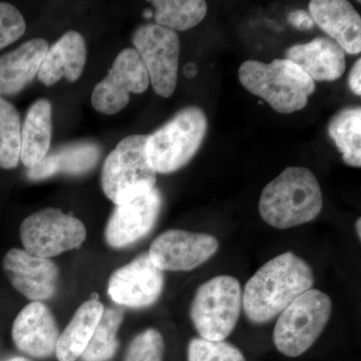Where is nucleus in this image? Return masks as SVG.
I'll use <instances>...</instances> for the list:
<instances>
[{
  "label": "nucleus",
  "mask_w": 361,
  "mask_h": 361,
  "mask_svg": "<svg viewBox=\"0 0 361 361\" xmlns=\"http://www.w3.org/2000/svg\"><path fill=\"white\" fill-rule=\"evenodd\" d=\"M188 361H246L238 348L230 342L192 338L188 345Z\"/></svg>",
  "instance_id": "nucleus-27"
},
{
  "label": "nucleus",
  "mask_w": 361,
  "mask_h": 361,
  "mask_svg": "<svg viewBox=\"0 0 361 361\" xmlns=\"http://www.w3.org/2000/svg\"><path fill=\"white\" fill-rule=\"evenodd\" d=\"M183 75L187 78H194L198 75V68H197L196 63H188L183 68Z\"/></svg>",
  "instance_id": "nucleus-32"
},
{
  "label": "nucleus",
  "mask_w": 361,
  "mask_h": 361,
  "mask_svg": "<svg viewBox=\"0 0 361 361\" xmlns=\"http://www.w3.org/2000/svg\"><path fill=\"white\" fill-rule=\"evenodd\" d=\"M149 85L148 71L135 49L116 56L108 75L94 87L92 104L104 115H115L126 108L130 94H142Z\"/></svg>",
  "instance_id": "nucleus-10"
},
{
  "label": "nucleus",
  "mask_w": 361,
  "mask_h": 361,
  "mask_svg": "<svg viewBox=\"0 0 361 361\" xmlns=\"http://www.w3.org/2000/svg\"><path fill=\"white\" fill-rule=\"evenodd\" d=\"M241 284L236 278L220 275L197 289L190 316L202 338L223 341L232 334L242 308Z\"/></svg>",
  "instance_id": "nucleus-7"
},
{
  "label": "nucleus",
  "mask_w": 361,
  "mask_h": 361,
  "mask_svg": "<svg viewBox=\"0 0 361 361\" xmlns=\"http://www.w3.org/2000/svg\"><path fill=\"white\" fill-rule=\"evenodd\" d=\"M133 44L146 66L149 84L157 94H174L179 71L180 39L174 30L156 23L139 26L133 33Z\"/></svg>",
  "instance_id": "nucleus-9"
},
{
  "label": "nucleus",
  "mask_w": 361,
  "mask_h": 361,
  "mask_svg": "<svg viewBox=\"0 0 361 361\" xmlns=\"http://www.w3.org/2000/svg\"><path fill=\"white\" fill-rule=\"evenodd\" d=\"M156 25L176 32L191 30L205 18L206 1L202 0H155Z\"/></svg>",
  "instance_id": "nucleus-24"
},
{
  "label": "nucleus",
  "mask_w": 361,
  "mask_h": 361,
  "mask_svg": "<svg viewBox=\"0 0 361 361\" xmlns=\"http://www.w3.org/2000/svg\"><path fill=\"white\" fill-rule=\"evenodd\" d=\"M332 313L327 294L310 289L296 298L279 315L273 331L277 350L288 357L303 355L326 327Z\"/></svg>",
  "instance_id": "nucleus-6"
},
{
  "label": "nucleus",
  "mask_w": 361,
  "mask_h": 361,
  "mask_svg": "<svg viewBox=\"0 0 361 361\" xmlns=\"http://www.w3.org/2000/svg\"><path fill=\"white\" fill-rule=\"evenodd\" d=\"M2 264L13 288L30 300H47L56 293L59 273L51 259L13 248L7 252Z\"/></svg>",
  "instance_id": "nucleus-14"
},
{
  "label": "nucleus",
  "mask_w": 361,
  "mask_h": 361,
  "mask_svg": "<svg viewBox=\"0 0 361 361\" xmlns=\"http://www.w3.org/2000/svg\"><path fill=\"white\" fill-rule=\"evenodd\" d=\"M20 116L13 104L0 97V168L11 170L20 160Z\"/></svg>",
  "instance_id": "nucleus-26"
},
{
  "label": "nucleus",
  "mask_w": 361,
  "mask_h": 361,
  "mask_svg": "<svg viewBox=\"0 0 361 361\" xmlns=\"http://www.w3.org/2000/svg\"><path fill=\"white\" fill-rule=\"evenodd\" d=\"M289 23L292 26L300 30H308L313 27L315 25L310 13L305 11H292L288 16Z\"/></svg>",
  "instance_id": "nucleus-30"
},
{
  "label": "nucleus",
  "mask_w": 361,
  "mask_h": 361,
  "mask_svg": "<svg viewBox=\"0 0 361 361\" xmlns=\"http://www.w3.org/2000/svg\"><path fill=\"white\" fill-rule=\"evenodd\" d=\"M104 307L97 299L82 303L59 334L56 355L59 361H75L82 356L96 330Z\"/></svg>",
  "instance_id": "nucleus-21"
},
{
  "label": "nucleus",
  "mask_w": 361,
  "mask_h": 361,
  "mask_svg": "<svg viewBox=\"0 0 361 361\" xmlns=\"http://www.w3.org/2000/svg\"><path fill=\"white\" fill-rule=\"evenodd\" d=\"M355 231L356 234H357L358 239H361V220L360 218H358L357 220H356L355 223Z\"/></svg>",
  "instance_id": "nucleus-33"
},
{
  "label": "nucleus",
  "mask_w": 361,
  "mask_h": 361,
  "mask_svg": "<svg viewBox=\"0 0 361 361\" xmlns=\"http://www.w3.org/2000/svg\"><path fill=\"white\" fill-rule=\"evenodd\" d=\"M329 134L342 154V160L353 168L361 167V109L346 108L330 121Z\"/></svg>",
  "instance_id": "nucleus-23"
},
{
  "label": "nucleus",
  "mask_w": 361,
  "mask_h": 361,
  "mask_svg": "<svg viewBox=\"0 0 361 361\" xmlns=\"http://www.w3.org/2000/svg\"><path fill=\"white\" fill-rule=\"evenodd\" d=\"M285 58L298 66L313 82H334L346 70L345 52L330 37H317L285 51Z\"/></svg>",
  "instance_id": "nucleus-17"
},
{
  "label": "nucleus",
  "mask_w": 361,
  "mask_h": 361,
  "mask_svg": "<svg viewBox=\"0 0 361 361\" xmlns=\"http://www.w3.org/2000/svg\"><path fill=\"white\" fill-rule=\"evenodd\" d=\"M87 54L84 37L75 30H70L49 47L37 78L47 87L63 78L71 82H77L84 71Z\"/></svg>",
  "instance_id": "nucleus-18"
},
{
  "label": "nucleus",
  "mask_w": 361,
  "mask_h": 361,
  "mask_svg": "<svg viewBox=\"0 0 361 361\" xmlns=\"http://www.w3.org/2000/svg\"><path fill=\"white\" fill-rule=\"evenodd\" d=\"M149 135H132L116 145L104 161L102 188L115 205H122L155 189L157 172L147 156Z\"/></svg>",
  "instance_id": "nucleus-4"
},
{
  "label": "nucleus",
  "mask_w": 361,
  "mask_h": 361,
  "mask_svg": "<svg viewBox=\"0 0 361 361\" xmlns=\"http://www.w3.org/2000/svg\"><path fill=\"white\" fill-rule=\"evenodd\" d=\"M240 82L279 114L289 115L305 108L315 92V82L289 59L265 63L246 61L240 66Z\"/></svg>",
  "instance_id": "nucleus-3"
},
{
  "label": "nucleus",
  "mask_w": 361,
  "mask_h": 361,
  "mask_svg": "<svg viewBox=\"0 0 361 361\" xmlns=\"http://www.w3.org/2000/svg\"><path fill=\"white\" fill-rule=\"evenodd\" d=\"M51 141V104L35 102L21 127L20 160L26 168L35 167L49 154Z\"/></svg>",
  "instance_id": "nucleus-22"
},
{
  "label": "nucleus",
  "mask_w": 361,
  "mask_h": 361,
  "mask_svg": "<svg viewBox=\"0 0 361 361\" xmlns=\"http://www.w3.org/2000/svg\"><path fill=\"white\" fill-rule=\"evenodd\" d=\"M314 282L311 266L293 252H285L266 262L248 280L242 307L251 322H271L304 292L312 289Z\"/></svg>",
  "instance_id": "nucleus-1"
},
{
  "label": "nucleus",
  "mask_w": 361,
  "mask_h": 361,
  "mask_svg": "<svg viewBox=\"0 0 361 361\" xmlns=\"http://www.w3.org/2000/svg\"><path fill=\"white\" fill-rule=\"evenodd\" d=\"M99 158L101 148L96 142H73L47 154L37 165L28 169L27 177L39 180L56 174H85L96 167Z\"/></svg>",
  "instance_id": "nucleus-20"
},
{
  "label": "nucleus",
  "mask_w": 361,
  "mask_h": 361,
  "mask_svg": "<svg viewBox=\"0 0 361 361\" xmlns=\"http://www.w3.org/2000/svg\"><path fill=\"white\" fill-rule=\"evenodd\" d=\"M219 249V241L207 233L168 230L153 242L148 252L152 262L163 271H191L204 264Z\"/></svg>",
  "instance_id": "nucleus-11"
},
{
  "label": "nucleus",
  "mask_w": 361,
  "mask_h": 361,
  "mask_svg": "<svg viewBox=\"0 0 361 361\" xmlns=\"http://www.w3.org/2000/svg\"><path fill=\"white\" fill-rule=\"evenodd\" d=\"M123 319L120 308H106L97 324L92 338L80 357L85 361L110 360L118 348L116 338Z\"/></svg>",
  "instance_id": "nucleus-25"
},
{
  "label": "nucleus",
  "mask_w": 361,
  "mask_h": 361,
  "mask_svg": "<svg viewBox=\"0 0 361 361\" xmlns=\"http://www.w3.org/2000/svg\"><path fill=\"white\" fill-rule=\"evenodd\" d=\"M11 334L16 348L37 358L56 353L61 334L51 311L42 301H32L23 308L14 319Z\"/></svg>",
  "instance_id": "nucleus-15"
},
{
  "label": "nucleus",
  "mask_w": 361,
  "mask_h": 361,
  "mask_svg": "<svg viewBox=\"0 0 361 361\" xmlns=\"http://www.w3.org/2000/svg\"><path fill=\"white\" fill-rule=\"evenodd\" d=\"M26 30L25 18L13 4L0 2V49L20 39Z\"/></svg>",
  "instance_id": "nucleus-29"
},
{
  "label": "nucleus",
  "mask_w": 361,
  "mask_h": 361,
  "mask_svg": "<svg viewBox=\"0 0 361 361\" xmlns=\"http://www.w3.org/2000/svg\"><path fill=\"white\" fill-rule=\"evenodd\" d=\"M4 361H30L27 358L23 357V356H11V357L6 358Z\"/></svg>",
  "instance_id": "nucleus-34"
},
{
  "label": "nucleus",
  "mask_w": 361,
  "mask_h": 361,
  "mask_svg": "<svg viewBox=\"0 0 361 361\" xmlns=\"http://www.w3.org/2000/svg\"><path fill=\"white\" fill-rule=\"evenodd\" d=\"M208 129L204 111L187 106L149 135L146 151L157 173L170 174L187 165L199 151Z\"/></svg>",
  "instance_id": "nucleus-5"
},
{
  "label": "nucleus",
  "mask_w": 361,
  "mask_h": 361,
  "mask_svg": "<svg viewBox=\"0 0 361 361\" xmlns=\"http://www.w3.org/2000/svg\"><path fill=\"white\" fill-rule=\"evenodd\" d=\"M323 208L317 178L304 167L285 169L266 185L259 200V212L268 225L290 229L314 220Z\"/></svg>",
  "instance_id": "nucleus-2"
},
{
  "label": "nucleus",
  "mask_w": 361,
  "mask_h": 361,
  "mask_svg": "<svg viewBox=\"0 0 361 361\" xmlns=\"http://www.w3.org/2000/svg\"><path fill=\"white\" fill-rule=\"evenodd\" d=\"M348 85L353 94L361 96V59H358L349 73Z\"/></svg>",
  "instance_id": "nucleus-31"
},
{
  "label": "nucleus",
  "mask_w": 361,
  "mask_h": 361,
  "mask_svg": "<svg viewBox=\"0 0 361 361\" xmlns=\"http://www.w3.org/2000/svg\"><path fill=\"white\" fill-rule=\"evenodd\" d=\"M49 47L47 40L32 39L0 56V97L18 94L32 82Z\"/></svg>",
  "instance_id": "nucleus-19"
},
{
  "label": "nucleus",
  "mask_w": 361,
  "mask_h": 361,
  "mask_svg": "<svg viewBox=\"0 0 361 361\" xmlns=\"http://www.w3.org/2000/svg\"><path fill=\"white\" fill-rule=\"evenodd\" d=\"M164 284L163 271L152 262L148 253H144L111 274L108 293L118 305L147 307L158 300Z\"/></svg>",
  "instance_id": "nucleus-12"
},
{
  "label": "nucleus",
  "mask_w": 361,
  "mask_h": 361,
  "mask_svg": "<svg viewBox=\"0 0 361 361\" xmlns=\"http://www.w3.org/2000/svg\"><path fill=\"white\" fill-rule=\"evenodd\" d=\"M165 342L157 329H149L130 341L125 361H163Z\"/></svg>",
  "instance_id": "nucleus-28"
},
{
  "label": "nucleus",
  "mask_w": 361,
  "mask_h": 361,
  "mask_svg": "<svg viewBox=\"0 0 361 361\" xmlns=\"http://www.w3.org/2000/svg\"><path fill=\"white\" fill-rule=\"evenodd\" d=\"M163 198L158 189L116 207L104 230L106 243L125 248L144 238L160 215Z\"/></svg>",
  "instance_id": "nucleus-13"
},
{
  "label": "nucleus",
  "mask_w": 361,
  "mask_h": 361,
  "mask_svg": "<svg viewBox=\"0 0 361 361\" xmlns=\"http://www.w3.org/2000/svg\"><path fill=\"white\" fill-rule=\"evenodd\" d=\"M315 25L329 35L344 52L361 51V18L346 0H312L308 6Z\"/></svg>",
  "instance_id": "nucleus-16"
},
{
  "label": "nucleus",
  "mask_w": 361,
  "mask_h": 361,
  "mask_svg": "<svg viewBox=\"0 0 361 361\" xmlns=\"http://www.w3.org/2000/svg\"><path fill=\"white\" fill-rule=\"evenodd\" d=\"M20 234L27 253L49 259L78 248L87 238V229L78 218L59 209L47 208L28 216L20 225Z\"/></svg>",
  "instance_id": "nucleus-8"
}]
</instances>
